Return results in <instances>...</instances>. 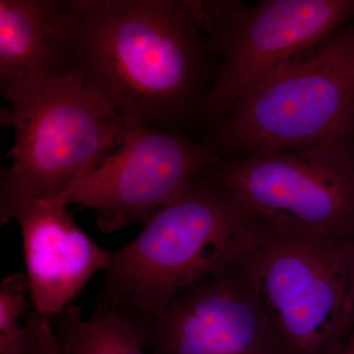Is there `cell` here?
I'll use <instances>...</instances> for the list:
<instances>
[{
    "mask_svg": "<svg viewBox=\"0 0 354 354\" xmlns=\"http://www.w3.org/2000/svg\"><path fill=\"white\" fill-rule=\"evenodd\" d=\"M71 64L123 118L162 128L185 113L201 67L200 1L71 0Z\"/></svg>",
    "mask_w": 354,
    "mask_h": 354,
    "instance_id": "1",
    "label": "cell"
},
{
    "mask_svg": "<svg viewBox=\"0 0 354 354\" xmlns=\"http://www.w3.org/2000/svg\"><path fill=\"white\" fill-rule=\"evenodd\" d=\"M250 218L211 178L195 177L138 236L109 252L94 314L157 313L185 290L243 259Z\"/></svg>",
    "mask_w": 354,
    "mask_h": 354,
    "instance_id": "2",
    "label": "cell"
},
{
    "mask_svg": "<svg viewBox=\"0 0 354 354\" xmlns=\"http://www.w3.org/2000/svg\"><path fill=\"white\" fill-rule=\"evenodd\" d=\"M2 109L12 164L0 181V225L28 205L64 195L118 145L124 118L76 67L32 83Z\"/></svg>",
    "mask_w": 354,
    "mask_h": 354,
    "instance_id": "3",
    "label": "cell"
},
{
    "mask_svg": "<svg viewBox=\"0 0 354 354\" xmlns=\"http://www.w3.org/2000/svg\"><path fill=\"white\" fill-rule=\"evenodd\" d=\"M209 143L218 153L354 144V23L244 93Z\"/></svg>",
    "mask_w": 354,
    "mask_h": 354,
    "instance_id": "4",
    "label": "cell"
},
{
    "mask_svg": "<svg viewBox=\"0 0 354 354\" xmlns=\"http://www.w3.org/2000/svg\"><path fill=\"white\" fill-rule=\"evenodd\" d=\"M250 218L244 265L286 354H335L351 327L354 241Z\"/></svg>",
    "mask_w": 354,
    "mask_h": 354,
    "instance_id": "5",
    "label": "cell"
},
{
    "mask_svg": "<svg viewBox=\"0 0 354 354\" xmlns=\"http://www.w3.org/2000/svg\"><path fill=\"white\" fill-rule=\"evenodd\" d=\"M211 179L270 227L354 241V144L254 151Z\"/></svg>",
    "mask_w": 354,
    "mask_h": 354,
    "instance_id": "6",
    "label": "cell"
},
{
    "mask_svg": "<svg viewBox=\"0 0 354 354\" xmlns=\"http://www.w3.org/2000/svg\"><path fill=\"white\" fill-rule=\"evenodd\" d=\"M204 30L225 57L205 97L204 113L221 118L244 93L354 18V0H269L248 11L202 2Z\"/></svg>",
    "mask_w": 354,
    "mask_h": 354,
    "instance_id": "7",
    "label": "cell"
},
{
    "mask_svg": "<svg viewBox=\"0 0 354 354\" xmlns=\"http://www.w3.org/2000/svg\"><path fill=\"white\" fill-rule=\"evenodd\" d=\"M218 162L209 142L124 120L118 145L57 201L93 209L104 234L143 223Z\"/></svg>",
    "mask_w": 354,
    "mask_h": 354,
    "instance_id": "8",
    "label": "cell"
},
{
    "mask_svg": "<svg viewBox=\"0 0 354 354\" xmlns=\"http://www.w3.org/2000/svg\"><path fill=\"white\" fill-rule=\"evenodd\" d=\"M122 319L150 354H286L242 260L157 313Z\"/></svg>",
    "mask_w": 354,
    "mask_h": 354,
    "instance_id": "9",
    "label": "cell"
},
{
    "mask_svg": "<svg viewBox=\"0 0 354 354\" xmlns=\"http://www.w3.org/2000/svg\"><path fill=\"white\" fill-rule=\"evenodd\" d=\"M13 220L22 234L32 307L41 315L64 311L95 272L108 267L109 252L78 227L64 203H32Z\"/></svg>",
    "mask_w": 354,
    "mask_h": 354,
    "instance_id": "10",
    "label": "cell"
},
{
    "mask_svg": "<svg viewBox=\"0 0 354 354\" xmlns=\"http://www.w3.org/2000/svg\"><path fill=\"white\" fill-rule=\"evenodd\" d=\"M70 1L0 0V87L6 101L72 66Z\"/></svg>",
    "mask_w": 354,
    "mask_h": 354,
    "instance_id": "11",
    "label": "cell"
},
{
    "mask_svg": "<svg viewBox=\"0 0 354 354\" xmlns=\"http://www.w3.org/2000/svg\"><path fill=\"white\" fill-rule=\"evenodd\" d=\"M50 322L67 354H147L132 326L115 313L84 320L80 310L69 305Z\"/></svg>",
    "mask_w": 354,
    "mask_h": 354,
    "instance_id": "12",
    "label": "cell"
},
{
    "mask_svg": "<svg viewBox=\"0 0 354 354\" xmlns=\"http://www.w3.org/2000/svg\"><path fill=\"white\" fill-rule=\"evenodd\" d=\"M32 304L26 274L17 272L0 285V354H19L25 344V326L21 317Z\"/></svg>",
    "mask_w": 354,
    "mask_h": 354,
    "instance_id": "13",
    "label": "cell"
},
{
    "mask_svg": "<svg viewBox=\"0 0 354 354\" xmlns=\"http://www.w3.org/2000/svg\"><path fill=\"white\" fill-rule=\"evenodd\" d=\"M25 344L19 354H67L51 326L50 318L32 308L24 323Z\"/></svg>",
    "mask_w": 354,
    "mask_h": 354,
    "instance_id": "14",
    "label": "cell"
},
{
    "mask_svg": "<svg viewBox=\"0 0 354 354\" xmlns=\"http://www.w3.org/2000/svg\"><path fill=\"white\" fill-rule=\"evenodd\" d=\"M335 354H354V325L349 330L348 335L342 342L341 348Z\"/></svg>",
    "mask_w": 354,
    "mask_h": 354,
    "instance_id": "15",
    "label": "cell"
},
{
    "mask_svg": "<svg viewBox=\"0 0 354 354\" xmlns=\"http://www.w3.org/2000/svg\"><path fill=\"white\" fill-rule=\"evenodd\" d=\"M351 327L354 325V263L353 269V279H351Z\"/></svg>",
    "mask_w": 354,
    "mask_h": 354,
    "instance_id": "16",
    "label": "cell"
}]
</instances>
